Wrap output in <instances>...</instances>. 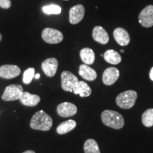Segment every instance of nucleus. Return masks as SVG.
<instances>
[{
	"instance_id": "f257e3e1",
	"label": "nucleus",
	"mask_w": 153,
	"mask_h": 153,
	"mask_svg": "<svg viewBox=\"0 0 153 153\" xmlns=\"http://www.w3.org/2000/svg\"><path fill=\"white\" fill-rule=\"evenodd\" d=\"M53 126V119L44 111H38L32 116L30 126L32 129L48 131Z\"/></svg>"
},
{
	"instance_id": "f03ea898",
	"label": "nucleus",
	"mask_w": 153,
	"mask_h": 153,
	"mask_svg": "<svg viewBox=\"0 0 153 153\" xmlns=\"http://www.w3.org/2000/svg\"><path fill=\"white\" fill-rule=\"evenodd\" d=\"M101 120L104 125L114 129H120L124 126L123 116L117 111L105 110L101 114Z\"/></svg>"
},
{
	"instance_id": "7ed1b4c3",
	"label": "nucleus",
	"mask_w": 153,
	"mask_h": 153,
	"mask_svg": "<svg viewBox=\"0 0 153 153\" xmlns=\"http://www.w3.org/2000/svg\"><path fill=\"white\" fill-rule=\"evenodd\" d=\"M137 92L134 90H127L119 94L116 99V104L120 108L129 109L135 104L137 99Z\"/></svg>"
},
{
	"instance_id": "20e7f679",
	"label": "nucleus",
	"mask_w": 153,
	"mask_h": 153,
	"mask_svg": "<svg viewBox=\"0 0 153 153\" xmlns=\"http://www.w3.org/2000/svg\"><path fill=\"white\" fill-rule=\"evenodd\" d=\"M23 91V87L20 85H11L6 87L1 99L3 101H11L20 99Z\"/></svg>"
},
{
	"instance_id": "39448f33",
	"label": "nucleus",
	"mask_w": 153,
	"mask_h": 153,
	"mask_svg": "<svg viewBox=\"0 0 153 153\" xmlns=\"http://www.w3.org/2000/svg\"><path fill=\"white\" fill-rule=\"evenodd\" d=\"M78 82V78L72 72L64 71L61 74V87L63 90L72 92Z\"/></svg>"
},
{
	"instance_id": "423d86ee",
	"label": "nucleus",
	"mask_w": 153,
	"mask_h": 153,
	"mask_svg": "<svg viewBox=\"0 0 153 153\" xmlns=\"http://www.w3.org/2000/svg\"><path fill=\"white\" fill-rule=\"evenodd\" d=\"M42 38L48 43L57 44L62 41L63 34L57 29L46 28L42 32Z\"/></svg>"
},
{
	"instance_id": "0eeeda50",
	"label": "nucleus",
	"mask_w": 153,
	"mask_h": 153,
	"mask_svg": "<svg viewBox=\"0 0 153 153\" xmlns=\"http://www.w3.org/2000/svg\"><path fill=\"white\" fill-rule=\"evenodd\" d=\"M139 23L143 27L150 28L153 26V5H148L140 13Z\"/></svg>"
},
{
	"instance_id": "6e6552de",
	"label": "nucleus",
	"mask_w": 153,
	"mask_h": 153,
	"mask_svg": "<svg viewBox=\"0 0 153 153\" xmlns=\"http://www.w3.org/2000/svg\"><path fill=\"white\" fill-rule=\"evenodd\" d=\"M21 73V69L14 65H4L0 67V77L3 79H13Z\"/></svg>"
},
{
	"instance_id": "1a4fd4ad",
	"label": "nucleus",
	"mask_w": 153,
	"mask_h": 153,
	"mask_svg": "<svg viewBox=\"0 0 153 153\" xmlns=\"http://www.w3.org/2000/svg\"><path fill=\"white\" fill-rule=\"evenodd\" d=\"M85 14V9L83 5L77 4L72 7L70 10L69 21L71 24H77L83 19Z\"/></svg>"
},
{
	"instance_id": "9d476101",
	"label": "nucleus",
	"mask_w": 153,
	"mask_h": 153,
	"mask_svg": "<svg viewBox=\"0 0 153 153\" xmlns=\"http://www.w3.org/2000/svg\"><path fill=\"white\" fill-rule=\"evenodd\" d=\"M120 76L119 70L114 67H110L105 70L102 75V81L104 85L110 86L117 81Z\"/></svg>"
},
{
	"instance_id": "9b49d317",
	"label": "nucleus",
	"mask_w": 153,
	"mask_h": 153,
	"mask_svg": "<svg viewBox=\"0 0 153 153\" xmlns=\"http://www.w3.org/2000/svg\"><path fill=\"white\" fill-rule=\"evenodd\" d=\"M77 108L70 102H63L57 107V112L62 117H71L76 114Z\"/></svg>"
},
{
	"instance_id": "f8f14e48",
	"label": "nucleus",
	"mask_w": 153,
	"mask_h": 153,
	"mask_svg": "<svg viewBox=\"0 0 153 153\" xmlns=\"http://www.w3.org/2000/svg\"><path fill=\"white\" fill-rule=\"evenodd\" d=\"M41 66L44 73L48 76L52 77L55 76L57 72L58 61L55 57H51V58H48L47 60L43 61Z\"/></svg>"
},
{
	"instance_id": "ddd939ff",
	"label": "nucleus",
	"mask_w": 153,
	"mask_h": 153,
	"mask_svg": "<svg viewBox=\"0 0 153 153\" xmlns=\"http://www.w3.org/2000/svg\"><path fill=\"white\" fill-rule=\"evenodd\" d=\"M114 37L117 43L122 46H126L131 41L129 33L123 28H116L114 31Z\"/></svg>"
},
{
	"instance_id": "4468645a",
	"label": "nucleus",
	"mask_w": 153,
	"mask_h": 153,
	"mask_svg": "<svg viewBox=\"0 0 153 153\" xmlns=\"http://www.w3.org/2000/svg\"><path fill=\"white\" fill-rule=\"evenodd\" d=\"M92 37L97 43L105 45L109 41V36L106 30L101 26H95L92 31Z\"/></svg>"
},
{
	"instance_id": "2eb2a0df",
	"label": "nucleus",
	"mask_w": 153,
	"mask_h": 153,
	"mask_svg": "<svg viewBox=\"0 0 153 153\" xmlns=\"http://www.w3.org/2000/svg\"><path fill=\"white\" fill-rule=\"evenodd\" d=\"M19 100L24 106H36L41 101V98L38 95L31 94L28 91H24Z\"/></svg>"
},
{
	"instance_id": "dca6fc26",
	"label": "nucleus",
	"mask_w": 153,
	"mask_h": 153,
	"mask_svg": "<svg viewBox=\"0 0 153 153\" xmlns=\"http://www.w3.org/2000/svg\"><path fill=\"white\" fill-rule=\"evenodd\" d=\"M79 74L83 79L88 81H94L97 79V72L86 64L81 65L79 66Z\"/></svg>"
},
{
	"instance_id": "f3484780",
	"label": "nucleus",
	"mask_w": 153,
	"mask_h": 153,
	"mask_svg": "<svg viewBox=\"0 0 153 153\" xmlns=\"http://www.w3.org/2000/svg\"><path fill=\"white\" fill-rule=\"evenodd\" d=\"M74 94H79L81 97H88L91 95V89L84 81H79L74 87L73 91Z\"/></svg>"
},
{
	"instance_id": "a211bd4d",
	"label": "nucleus",
	"mask_w": 153,
	"mask_h": 153,
	"mask_svg": "<svg viewBox=\"0 0 153 153\" xmlns=\"http://www.w3.org/2000/svg\"><path fill=\"white\" fill-rule=\"evenodd\" d=\"M82 62L86 65H92L95 60V54L92 49L85 48L81 50L79 53Z\"/></svg>"
},
{
	"instance_id": "6ab92c4d",
	"label": "nucleus",
	"mask_w": 153,
	"mask_h": 153,
	"mask_svg": "<svg viewBox=\"0 0 153 153\" xmlns=\"http://www.w3.org/2000/svg\"><path fill=\"white\" fill-rule=\"evenodd\" d=\"M104 58L107 62L112 65H118L121 62V56L114 50H108L104 54Z\"/></svg>"
},
{
	"instance_id": "aec40b11",
	"label": "nucleus",
	"mask_w": 153,
	"mask_h": 153,
	"mask_svg": "<svg viewBox=\"0 0 153 153\" xmlns=\"http://www.w3.org/2000/svg\"><path fill=\"white\" fill-rule=\"evenodd\" d=\"M76 123L74 120H68L62 122L57 126L56 131L57 133L60 135L66 134L72 131L76 127Z\"/></svg>"
},
{
	"instance_id": "412c9836",
	"label": "nucleus",
	"mask_w": 153,
	"mask_h": 153,
	"mask_svg": "<svg viewBox=\"0 0 153 153\" xmlns=\"http://www.w3.org/2000/svg\"><path fill=\"white\" fill-rule=\"evenodd\" d=\"M85 153H101L98 143L94 139H88L84 144Z\"/></svg>"
},
{
	"instance_id": "4be33fe9",
	"label": "nucleus",
	"mask_w": 153,
	"mask_h": 153,
	"mask_svg": "<svg viewBox=\"0 0 153 153\" xmlns=\"http://www.w3.org/2000/svg\"><path fill=\"white\" fill-rule=\"evenodd\" d=\"M142 122L143 125L146 127L153 126V108H149L143 113Z\"/></svg>"
},
{
	"instance_id": "5701e85b",
	"label": "nucleus",
	"mask_w": 153,
	"mask_h": 153,
	"mask_svg": "<svg viewBox=\"0 0 153 153\" xmlns=\"http://www.w3.org/2000/svg\"><path fill=\"white\" fill-rule=\"evenodd\" d=\"M43 11L45 14H60L62 11V9L60 6L57 4H50L43 7Z\"/></svg>"
},
{
	"instance_id": "b1692460",
	"label": "nucleus",
	"mask_w": 153,
	"mask_h": 153,
	"mask_svg": "<svg viewBox=\"0 0 153 153\" xmlns=\"http://www.w3.org/2000/svg\"><path fill=\"white\" fill-rule=\"evenodd\" d=\"M34 76H35V69L33 68H28L24 72V76H23V82L26 85H28L32 82Z\"/></svg>"
},
{
	"instance_id": "393cba45",
	"label": "nucleus",
	"mask_w": 153,
	"mask_h": 153,
	"mask_svg": "<svg viewBox=\"0 0 153 153\" xmlns=\"http://www.w3.org/2000/svg\"><path fill=\"white\" fill-rule=\"evenodd\" d=\"M11 6V0H0V7L2 9H9Z\"/></svg>"
},
{
	"instance_id": "a878e982",
	"label": "nucleus",
	"mask_w": 153,
	"mask_h": 153,
	"mask_svg": "<svg viewBox=\"0 0 153 153\" xmlns=\"http://www.w3.org/2000/svg\"><path fill=\"white\" fill-rule=\"evenodd\" d=\"M150 79L153 81V67L152 68H151L150 70Z\"/></svg>"
},
{
	"instance_id": "bb28decb",
	"label": "nucleus",
	"mask_w": 153,
	"mask_h": 153,
	"mask_svg": "<svg viewBox=\"0 0 153 153\" xmlns=\"http://www.w3.org/2000/svg\"><path fill=\"white\" fill-rule=\"evenodd\" d=\"M40 76H41V75H40V74L38 73V74H35V76H34V77H35V79H39V78H40Z\"/></svg>"
},
{
	"instance_id": "cd10ccee",
	"label": "nucleus",
	"mask_w": 153,
	"mask_h": 153,
	"mask_svg": "<svg viewBox=\"0 0 153 153\" xmlns=\"http://www.w3.org/2000/svg\"><path fill=\"white\" fill-rule=\"evenodd\" d=\"M23 153H36V152L33 150H27V151H25V152H24Z\"/></svg>"
},
{
	"instance_id": "c85d7f7f",
	"label": "nucleus",
	"mask_w": 153,
	"mask_h": 153,
	"mask_svg": "<svg viewBox=\"0 0 153 153\" xmlns=\"http://www.w3.org/2000/svg\"><path fill=\"white\" fill-rule=\"evenodd\" d=\"M1 38H2V36H1V34L0 33V41H1Z\"/></svg>"
},
{
	"instance_id": "c756f323",
	"label": "nucleus",
	"mask_w": 153,
	"mask_h": 153,
	"mask_svg": "<svg viewBox=\"0 0 153 153\" xmlns=\"http://www.w3.org/2000/svg\"><path fill=\"white\" fill-rule=\"evenodd\" d=\"M124 52V51H123V50H120V53H123Z\"/></svg>"
}]
</instances>
